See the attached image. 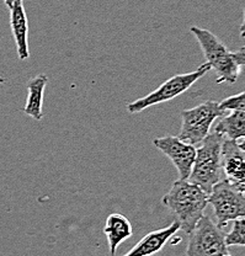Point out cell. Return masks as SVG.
<instances>
[{
	"label": "cell",
	"instance_id": "5bb4252c",
	"mask_svg": "<svg viewBox=\"0 0 245 256\" xmlns=\"http://www.w3.org/2000/svg\"><path fill=\"white\" fill-rule=\"evenodd\" d=\"M214 132L220 133L227 140H236L245 138V112L232 111L227 116L222 117L216 126Z\"/></svg>",
	"mask_w": 245,
	"mask_h": 256
},
{
	"label": "cell",
	"instance_id": "6da1fadb",
	"mask_svg": "<svg viewBox=\"0 0 245 256\" xmlns=\"http://www.w3.org/2000/svg\"><path fill=\"white\" fill-rule=\"evenodd\" d=\"M163 204L180 224V230L190 234L204 216L208 194L188 180H178L163 197Z\"/></svg>",
	"mask_w": 245,
	"mask_h": 256
},
{
	"label": "cell",
	"instance_id": "44dd1931",
	"mask_svg": "<svg viewBox=\"0 0 245 256\" xmlns=\"http://www.w3.org/2000/svg\"><path fill=\"white\" fill-rule=\"evenodd\" d=\"M5 82H6V80H5L4 78H2V76H0V85L5 84Z\"/></svg>",
	"mask_w": 245,
	"mask_h": 256
},
{
	"label": "cell",
	"instance_id": "e0dca14e",
	"mask_svg": "<svg viewBox=\"0 0 245 256\" xmlns=\"http://www.w3.org/2000/svg\"><path fill=\"white\" fill-rule=\"evenodd\" d=\"M233 57L236 60V62L238 63L239 66H245V46L239 48L238 50L233 52Z\"/></svg>",
	"mask_w": 245,
	"mask_h": 256
},
{
	"label": "cell",
	"instance_id": "7a4b0ae2",
	"mask_svg": "<svg viewBox=\"0 0 245 256\" xmlns=\"http://www.w3.org/2000/svg\"><path fill=\"white\" fill-rule=\"evenodd\" d=\"M224 137L212 132L196 148V158L188 181L211 194L212 188L220 181L222 172V146Z\"/></svg>",
	"mask_w": 245,
	"mask_h": 256
},
{
	"label": "cell",
	"instance_id": "7402d4cb",
	"mask_svg": "<svg viewBox=\"0 0 245 256\" xmlns=\"http://www.w3.org/2000/svg\"><path fill=\"white\" fill-rule=\"evenodd\" d=\"M222 256H232V255L228 252V254H224V255H222Z\"/></svg>",
	"mask_w": 245,
	"mask_h": 256
},
{
	"label": "cell",
	"instance_id": "d6986e66",
	"mask_svg": "<svg viewBox=\"0 0 245 256\" xmlns=\"http://www.w3.org/2000/svg\"><path fill=\"white\" fill-rule=\"evenodd\" d=\"M16 2H18V0H4L5 5H6V6L9 8V9H12V5H14Z\"/></svg>",
	"mask_w": 245,
	"mask_h": 256
},
{
	"label": "cell",
	"instance_id": "ba28073f",
	"mask_svg": "<svg viewBox=\"0 0 245 256\" xmlns=\"http://www.w3.org/2000/svg\"><path fill=\"white\" fill-rule=\"evenodd\" d=\"M153 144L164 156L172 160L178 170L179 180H188L195 162L196 146L182 142L174 136L156 138Z\"/></svg>",
	"mask_w": 245,
	"mask_h": 256
},
{
	"label": "cell",
	"instance_id": "277c9868",
	"mask_svg": "<svg viewBox=\"0 0 245 256\" xmlns=\"http://www.w3.org/2000/svg\"><path fill=\"white\" fill-rule=\"evenodd\" d=\"M210 70H211V66L208 63H204L195 70L191 72V73L178 74V76H172L166 82H164L158 89L152 92L150 94L128 104L127 105V111L130 114H138V112L144 111L146 108H150V106L159 105V104L174 100L175 98L188 92L197 80L201 79Z\"/></svg>",
	"mask_w": 245,
	"mask_h": 256
},
{
	"label": "cell",
	"instance_id": "8fae6325",
	"mask_svg": "<svg viewBox=\"0 0 245 256\" xmlns=\"http://www.w3.org/2000/svg\"><path fill=\"white\" fill-rule=\"evenodd\" d=\"M10 26L16 44L18 56L21 60L30 58L28 50V22L24 2L18 0L10 9Z\"/></svg>",
	"mask_w": 245,
	"mask_h": 256
},
{
	"label": "cell",
	"instance_id": "7c38bea8",
	"mask_svg": "<svg viewBox=\"0 0 245 256\" xmlns=\"http://www.w3.org/2000/svg\"><path fill=\"white\" fill-rule=\"evenodd\" d=\"M104 234L106 236L110 246V256H116L117 248L124 240L130 239L133 236L132 224L128 218L120 213H112L106 220L104 226Z\"/></svg>",
	"mask_w": 245,
	"mask_h": 256
},
{
	"label": "cell",
	"instance_id": "30bf717a",
	"mask_svg": "<svg viewBox=\"0 0 245 256\" xmlns=\"http://www.w3.org/2000/svg\"><path fill=\"white\" fill-rule=\"evenodd\" d=\"M179 230L180 224L176 220H174L170 226H165V228L150 232L124 256H152L158 254L165 246L168 240L172 239Z\"/></svg>",
	"mask_w": 245,
	"mask_h": 256
},
{
	"label": "cell",
	"instance_id": "52a82bcc",
	"mask_svg": "<svg viewBox=\"0 0 245 256\" xmlns=\"http://www.w3.org/2000/svg\"><path fill=\"white\" fill-rule=\"evenodd\" d=\"M208 204L213 208L217 226L220 229L232 220L245 218V194L220 180L212 188L208 194Z\"/></svg>",
	"mask_w": 245,
	"mask_h": 256
},
{
	"label": "cell",
	"instance_id": "5b68a950",
	"mask_svg": "<svg viewBox=\"0 0 245 256\" xmlns=\"http://www.w3.org/2000/svg\"><path fill=\"white\" fill-rule=\"evenodd\" d=\"M224 111L220 108V102L213 100L204 101L194 108L181 112V130L178 138L182 142L196 146L210 134L212 124Z\"/></svg>",
	"mask_w": 245,
	"mask_h": 256
},
{
	"label": "cell",
	"instance_id": "ac0fdd59",
	"mask_svg": "<svg viewBox=\"0 0 245 256\" xmlns=\"http://www.w3.org/2000/svg\"><path fill=\"white\" fill-rule=\"evenodd\" d=\"M240 37L242 38H245V5H244V18H243V22L240 25Z\"/></svg>",
	"mask_w": 245,
	"mask_h": 256
},
{
	"label": "cell",
	"instance_id": "9a60e30c",
	"mask_svg": "<svg viewBox=\"0 0 245 256\" xmlns=\"http://www.w3.org/2000/svg\"><path fill=\"white\" fill-rule=\"evenodd\" d=\"M230 232L226 234L227 246H245V218L233 220Z\"/></svg>",
	"mask_w": 245,
	"mask_h": 256
},
{
	"label": "cell",
	"instance_id": "603a6c76",
	"mask_svg": "<svg viewBox=\"0 0 245 256\" xmlns=\"http://www.w3.org/2000/svg\"><path fill=\"white\" fill-rule=\"evenodd\" d=\"M21 2H24V0H21Z\"/></svg>",
	"mask_w": 245,
	"mask_h": 256
},
{
	"label": "cell",
	"instance_id": "3957f363",
	"mask_svg": "<svg viewBox=\"0 0 245 256\" xmlns=\"http://www.w3.org/2000/svg\"><path fill=\"white\" fill-rule=\"evenodd\" d=\"M190 31L198 41L204 58L207 60L206 63L211 66V70L216 72L218 84H234L238 80L240 66L234 60L233 52H230L217 36L206 28L192 26Z\"/></svg>",
	"mask_w": 245,
	"mask_h": 256
},
{
	"label": "cell",
	"instance_id": "9c48e42d",
	"mask_svg": "<svg viewBox=\"0 0 245 256\" xmlns=\"http://www.w3.org/2000/svg\"><path fill=\"white\" fill-rule=\"evenodd\" d=\"M222 170L229 185L245 194V152L236 140H223Z\"/></svg>",
	"mask_w": 245,
	"mask_h": 256
},
{
	"label": "cell",
	"instance_id": "4fadbf2b",
	"mask_svg": "<svg viewBox=\"0 0 245 256\" xmlns=\"http://www.w3.org/2000/svg\"><path fill=\"white\" fill-rule=\"evenodd\" d=\"M47 82H48V76L46 74H38L28 82V100L24 112L37 121L44 117L42 105H44V94Z\"/></svg>",
	"mask_w": 245,
	"mask_h": 256
},
{
	"label": "cell",
	"instance_id": "2e32d148",
	"mask_svg": "<svg viewBox=\"0 0 245 256\" xmlns=\"http://www.w3.org/2000/svg\"><path fill=\"white\" fill-rule=\"evenodd\" d=\"M220 108L223 111H243L245 112V92L224 98L222 102H220Z\"/></svg>",
	"mask_w": 245,
	"mask_h": 256
},
{
	"label": "cell",
	"instance_id": "ffe728a7",
	"mask_svg": "<svg viewBox=\"0 0 245 256\" xmlns=\"http://www.w3.org/2000/svg\"><path fill=\"white\" fill-rule=\"evenodd\" d=\"M238 144H239V146H240L242 150H244V152H245V138H244L243 140H242L240 143H238Z\"/></svg>",
	"mask_w": 245,
	"mask_h": 256
},
{
	"label": "cell",
	"instance_id": "8992f818",
	"mask_svg": "<svg viewBox=\"0 0 245 256\" xmlns=\"http://www.w3.org/2000/svg\"><path fill=\"white\" fill-rule=\"evenodd\" d=\"M186 256H222L228 254L226 234L208 216H204L191 232Z\"/></svg>",
	"mask_w": 245,
	"mask_h": 256
}]
</instances>
